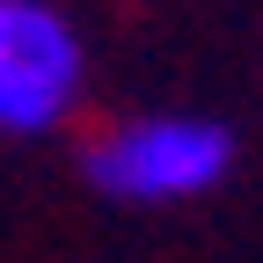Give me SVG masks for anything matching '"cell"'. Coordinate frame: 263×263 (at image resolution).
Returning a JSON list of instances; mask_svg holds the SVG:
<instances>
[{
    "mask_svg": "<svg viewBox=\"0 0 263 263\" xmlns=\"http://www.w3.org/2000/svg\"><path fill=\"white\" fill-rule=\"evenodd\" d=\"M81 29L51 0H0V132H51L81 103Z\"/></svg>",
    "mask_w": 263,
    "mask_h": 263,
    "instance_id": "2",
    "label": "cell"
},
{
    "mask_svg": "<svg viewBox=\"0 0 263 263\" xmlns=\"http://www.w3.org/2000/svg\"><path fill=\"white\" fill-rule=\"evenodd\" d=\"M234 168V132L212 117H124L88 146V183L117 205H183Z\"/></svg>",
    "mask_w": 263,
    "mask_h": 263,
    "instance_id": "1",
    "label": "cell"
}]
</instances>
